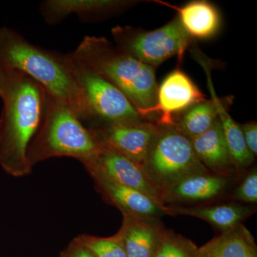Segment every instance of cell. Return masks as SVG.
Instances as JSON below:
<instances>
[{
	"label": "cell",
	"mask_w": 257,
	"mask_h": 257,
	"mask_svg": "<svg viewBox=\"0 0 257 257\" xmlns=\"http://www.w3.org/2000/svg\"><path fill=\"white\" fill-rule=\"evenodd\" d=\"M111 35L120 50L155 69L175 56L180 62L192 40L177 16L154 30L116 25Z\"/></svg>",
	"instance_id": "cell-6"
},
{
	"label": "cell",
	"mask_w": 257,
	"mask_h": 257,
	"mask_svg": "<svg viewBox=\"0 0 257 257\" xmlns=\"http://www.w3.org/2000/svg\"><path fill=\"white\" fill-rule=\"evenodd\" d=\"M167 5L177 11V18L184 30L190 38L209 40L217 35L221 26V18L219 10L210 2L195 0L182 7L175 6L156 1Z\"/></svg>",
	"instance_id": "cell-16"
},
{
	"label": "cell",
	"mask_w": 257,
	"mask_h": 257,
	"mask_svg": "<svg viewBox=\"0 0 257 257\" xmlns=\"http://www.w3.org/2000/svg\"><path fill=\"white\" fill-rule=\"evenodd\" d=\"M218 118L214 99L198 103L176 116L174 127L189 139L196 138L207 132Z\"/></svg>",
	"instance_id": "cell-19"
},
{
	"label": "cell",
	"mask_w": 257,
	"mask_h": 257,
	"mask_svg": "<svg viewBox=\"0 0 257 257\" xmlns=\"http://www.w3.org/2000/svg\"><path fill=\"white\" fill-rule=\"evenodd\" d=\"M122 216L117 233L122 239L126 257H154L165 228L160 218Z\"/></svg>",
	"instance_id": "cell-13"
},
{
	"label": "cell",
	"mask_w": 257,
	"mask_h": 257,
	"mask_svg": "<svg viewBox=\"0 0 257 257\" xmlns=\"http://www.w3.org/2000/svg\"><path fill=\"white\" fill-rule=\"evenodd\" d=\"M197 257H257V246L252 234L241 224L198 247Z\"/></svg>",
	"instance_id": "cell-18"
},
{
	"label": "cell",
	"mask_w": 257,
	"mask_h": 257,
	"mask_svg": "<svg viewBox=\"0 0 257 257\" xmlns=\"http://www.w3.org/2000/svg\"><path fill=\"white\" fill-rule=\"evenodd\" d=\"M197 249L191 240L165 228L154 257H197Z\"/></svg>",
	"instance_id": "cell-20"
},
{
	"label": "cell",
	"mask_w": 257,
	"mask_h": 257,
	"mask_svg": "<svg viewBox=\"0 0 257 257\" xmlns=\"http://www.w3.org/2000/svg\"><path fill=\"white\" fill-rule=\"evenodd\" d=\"M163 211L165 215H183L198 218L207 221L221 231H224L242 224L243 221L252 215L256 209L251 206L231 203L206 207L165 205Z\"/></svg>",
	"instance_id": "cell-17"
},
{
	"label": "cell",
	"mask_w": 257,
	"mask_h": 257,
	"mask_svg": "<svg viewBox=\"0 0 257 257\" xmlns=\"http://www.w3.org/2000/svg\"><path fill=\"white\" fill-rule=\"evenodd\" d=\"M79 162L86 170L96 171L117 183L144 193L159 205L165 206L162 193L152 183L143 167L104 143L95 155Z\"/></svg>",
	"instance_id": "cell-8"
},
{
	"label": "cell",
	"mask_w": 257,
	"mask_h": 257,
	"mask_svg": "<svg viewBox=\"0 0 257 257\" xmlns=\"http://www.w3.org/2000/svg\"><path fill=\"white\" fill-rule=\"evenodd\" d=\"M59 257H96L95 255L80 243L72 240L68 246L62 250Z\"/></svg>",
	"instance_id": "cell-24"
},
{
	"label": "cell",
	"mask_w": 257,
	"mask_h": 257,
	"mask_svg": "<svg viewBox=\"0 0 257 257\" xmlns=\"http://www.w3.org/2000/svg\"><path fill=\"white\" fill-rule=\"evenodd\" d=\"M74 240L92 251L96 257H126L124 243L117 232L108 237L82 234Z\"/></svg>",
	"instance_id": "cell-21"
},
{
	"label": "cell",
	"mask_w": 257,
	"mask_h": 257,
	"mask_svg": "<svg viewBox=\"0 0 257 257\" xmlns=\"http://www.w3.org/2000/svg\"><path fill=\"white\" fill-rule=\"evenodd\" d=\"M72 53L121 91L140 116L148 120V112L157 103L155 67L137 60L104 37H84Z\"/></svg>",
	"instance_id": "cell-3"
},
{
	"label": "cell",
	"mask_w": 257,
	"mask_h": 257,
	"mask_svg": "<svg viewBox=\"0 0 257 257\" xmlns=\"http://www.w3.org/2000/svg\"><path fill=\"white\" fill-rule=\"evenodd\" d=\"M102 145L94 130L86 127L67 104L49 94L43 119L28 147L27 158L32 168L55 157L81 161L95 155Z\"/></svg>",
	"instance_id": "cell-4"
},
{
	"label": "cell",
	"mask_w": 257,
	"mask_h": 257,
	"mask_svg": "<svg viewBox=\"0 0 257 257\" xmlns=\"http://www.w3.org/2000/svg\"><path fill=\"white\" fill-rule=\"evenodd\" d=\"M48 93L36 81L15 69L0 66V166L8 175H30L27 153L41 124Z\"/></svg>",
	"instance_id": "cell-1"
},
{
	"label": "cell",
	"mask_w": 257,
	"mask_h": 257,
	"mask_svg": "<svg viewBox=\"0 0 257 257\" xmlns=\"http://www.w3.org/2000/svg\"><path fill=\"white\" fill-rule=\"evenodd\" d=\"M245 143L253 156L257 155V124L256 121H249L240 124Z\"/></svg>",
	"instance_id": "cell-23"
},
{
	"label": "cell",
	"mask_w": 257,
	"mask_h": 257,
	"mask_svg": "<svg viewBox=\"0 0 257 257\" xmlns=\"http://www.w3.org/2000/svg\"><path fill=\"white\" fill-rule=\"evenodd\" d=\"M138 2L130 0H45L40 11L45 23L55 25L71 15L82 22H94L121 13Z\"/></svg>",
	"instance_id": "cell-11"
},
{
	"label": "cell",
	"mask_w": 257,
	"mask_h": 257,
	"mask_svg": "<svg viewBox=\"0 0 257 257\" xmlns=\"http://www.w3.org/2000/svg\"><path fill=\"white\" fill-rule=\"evenodd\" d=\"M233 198L238 202L246 204L257 202V170L253 167L245 176L241 183L235 189Z\"/></svg>",
	"instance_id": "cell-22"
},
{
	"label": "cell",
	"mask_w": 257,
	"mask_h": 257,
	"mask_svg": "<svg viewBox=\"0 0 257 257\" xmlns=\"http://www.w3.org/2000/svg\"><path fill=\"white\" fill-rule=\"evenodd\" d=\"M207 99L185 72L176 69L158 86L156 105L149 111L147 118L158 126H172L176 116Z\"/></svg>",
	"instance_id": "cell-9"
},
{
	"label": "cell",
	"mask_w": 257,
	"mask_h": 257,
	"mask_svg": "<svg viewBox=\"0 0 257 257\" xmlns=\"http://www.w3.org/2000/svg\"><path fill=\"white\" fill-rule=\"evenodd\" d=\"M229 177L207 173L190 176L179 181L162 194L165 205L205 202L221 195L229 185Z\"/></svg>",
	"instance_id": "cell-14"
},
{
	"label": "cell",
	"mask_w": 257,
	"mask_h": 257,
	"mask_svg": "<svg viewBox=\"0 0 257 257\" xmlns=\"http://www.w3.org/2000/svg\"><path fill=\"white\" fill-rule=\"evenodd\" d=\"M190 140L198 159L211 173L225 177L239 173L230 155L219 118L207 132Z\"/></svg>",
	"instance_id": "cell-15"
},
{
	"label": "cell",
	"mask_w": 257,
	"mask_h": 257,
	"mask_svg": "<svg viewBox=\"0 0 257 257\" xmlns=\"http://www.w3.org/2000/svg\"><path fill=\"white\" fill-rule=\"evenodd\" d=\"M76 82L87 106L89 125L143 119L135 106L121 91L79 60L68 53Z\"/></svg>",
	"instance_id": "cell-7"
},
{
	"label": "cell",
	"mask_w": 257,
	"mask_h": 257,
	"mask_svg": "<svg viewBox=\"0 0 257 257\" xmlns=\"http://www.w3.org/2000/svg\"><path fill=\"white\" fill-rule=\"evenodd\" d=\"M94 187L105 202L114 206L122 215L157 217L165 215L162 206L144 193L117 183L106 176L87 170Z\"/></svg>",
	"instance_id": "cell-12"
},
{
	"label": "cell",
	"mask_w": 257,
	"mask_h": 257,
	"mask_svg": "<svg viewBox=\"0 0 257 257\" xmlns=\"http://www.w3.org/2000/svg\"><path fill=\"white\" fill-rule=\"evenodd\" d=\"M0 66L20 71L40 84L50 96L67 104L81 121L88 120L82 92L68 54L37 46L13 29L0 28Z\"/></svg>",
	"instance_id": "cell-2"
},
{
	"label": "cell",
	"mask_w": 257,
	"mask_h": 257,
	"mask_svg": "<svg viewBox=\"0 0 257 257\" xmlns=\"http://www.w3.org/2000/svg\"><path fill=\"white\" fill-rule=\"evenodd\" d=\"M101 141L143 167L158 126L145 119L90 124Z\"/></svg>",
	"instance_id": "cell-10"
},
{
	"label": "cell",
	"mask_w": 257,
	"mask_h": 257,
	"mask_svg": "<svg viewBox=\"0 0 257 257\" xmlns=\"http://www.w3.org/2000/svg\"><path fill=\"white\" fill-rule=\"evenodd\" d=\"M143 167L162 195L182 179L210 172L198 159L190 139L172 126H158Z\"/></svg>",
	"instance_id": "cell-5"
}]
</instances>
